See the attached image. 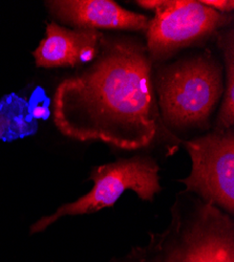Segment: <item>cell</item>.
<instances>
[{"mask_svg": "<svg viewBox=\"0 0 234 262\" xmlns=\"http://www.w3.org/2000/svg\"><path fill=\"white\" fill-rule=\"evenodd\" d=\"M103 35L97 30H70L51 23L33 53L38 68H75L95 61Z\"/></svg>", "mask_w": 234, "mask_h": 262, "instance_id": "ba28073f", "label": "cell"}, {"mask_svg": "<svg viewBox=\"0 0 234 262\" xmlns=\"http://www.w3.org/2000/svg\"><path fill=\"white\" fill-rule=\"evenodd\" d=\"M38 121L34 118L26 99L16 94L6 95L0 100V141L12 142L34 136Z\"/></svg>", "mask_w": 234, "mask_h": 262, "instance_id": "9c48e42d", "label": "cell"}, {"mask_svg": "<svg viewBox=\"0 0 234 262\" xmlns=\"http://www.w3.org/2000/svg\"><path fill=\"white\" fill-rule=\"evenodd\" d=\"M53 119L63 136L76 141L124 150L151 145L161 116L147 50L131 39L102 37L91 67L58 85Z\"/></svg>", "mask_w": 234, "mask_h": 262, "instance_id": "6da1fadb", "label": "cell"}, {"mask_svg": "<svg viewBox=\"0 0 234 262\" xmlns=\"http://www.w3.org/2000/svg\"><path fill=\"white\" fill-rule=\"evenodd\" d=\"M193 162L190 176L180 180L187 191L203 196L208 204L234 212V135L218 130L184 143Z\"/></svg>", "mask_w": 234, "mask_h": 262, "instance_id": "5b68a950", "label": "cell"}, {"mask_svg": "<svg viewBox=\"0 0 234 262\" xmlns=\"http://www.w3.org/2000/svg\"><path fill=\"white\" fill-rule=\"evenodd\" d=\"M137 4L155 12L146 30V50L156 60L202 40L231 19L195 0H143Z\"/></svg>", "mask_w": 234, "mask_h": 262, "instance_id": "277c9868", "label": "cell"}, {"mask_svg": "<svg viewBox=\"0 0 234 262\" xmlns=\"http://www.w3.org/2000/svg\"><path fill=\"white\" fill-rule=\"evenodd\" d=\"M197 213L186 232L183 262H234L231 220L208 203Z\"/></svg>", "mask_w": 234, "mask_h": 262, "instance_id": "52a82bcc", "label": "cell"}, {"mask_svg": "<svg viewBox=\"0 0 234 262\" xmlns=\"http://www.w3.org/2000/svg\"><path fill=\"white\" fill-rule=\"evenodd\" d=\"M156 90L165 123L178 129L201 126L223 96V68L210 55L182 60L160 72Z\"/></svg>", "mask_w": 234, "mask_h": 262, "instance_id": "7a4b0ae2", "label": "cell"}, {"mask_svg": "<svg viewBox=\"0 0 234 262\" xmlns=\"http://www.w3.org/2000/svg\"><path fill=\"white\" fill-rule=\"evenodd\" d=\"M201 3L223 14L231 13L234 9V2H232V0H230V2H227V0H202Z\"/></svg>", "mask_w": 234, "mask_h": 262, "instance_id": "8fae6325", "label": "cell"}, {"mask_svg": "<svg viewBox=\"0 0 234 262\" xmlns=\"http://www.w3.org/2000/svg\"><path fill=\"white\" fill-rule=\"evenodd\" d=\"M225 62V84L222 106L217 119L218 130L231 129L234 124V35L233 30L219 38Z\"/></svg>", "mask_w": 234, "mask_h": 262, "instance_id": "30bf717a", "label": "cell"}, {"mask_svg": "<svg viewBox=\"0 0 234 262\" xmlns=\"http://www.w3.org/2000/svg\"><path fill=\"white\" fill-rule=\"evenodd\" d=\"M159 167L150 158L135 157L95 167L90 176L93 189L76 202L60 206L52 215L40 218L30 229L31 234L47 230L59 218L96 213L113 207L124 192L132 190L143 201H153L161 191Z\"/></svg>", "mask_w": 234, "mask_h": 262, "instance_id": "3957f363", "label": "cell"}, {"mask_svg": "<svg viewBox=\"0 0 234 262\" xmlns=\"http://www.w3.org/2000/svg\"><path fill=\"white\" fill-rule=\"evenodd\" d=\"M47 7L62 23L87 30H147L150 19L112 0H53Z\"/></svg>", "mask_w": 234, "mask_h": 262, "instance_id": "8992f818", "label": "cell"}]
</instances>
